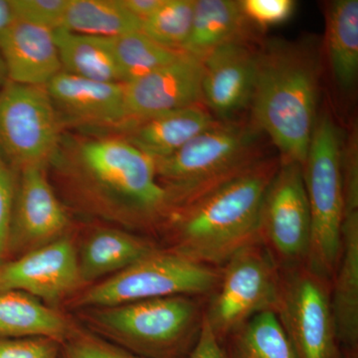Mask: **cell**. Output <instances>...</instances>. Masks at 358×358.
<instances>
[{
    "label": "cell",
    "mask_w": 358,
    "mask_h": 358,
    "mask_svg": "<svg viewBox=\"0 0 358 358\" xmlns=\"http://www.w3.org/2000/svg\"><path fill=\"white\" fill-rule=\"evenodd\" d=\"M278 166L270 160H260L176 209L171 252L192 262L216 267L259 242L261 205Z\"/></svg>",
    "instance_id": "2"
},
{
    "label": "cell",
    "mask_w": 358,
    "mask_h": 358,
    "mask_svg": "<svg viewBox=\"0 0 358 358\" xmlns=\"http://www.w3.org/2000/svg\"><path fill=\"white\" fill-rule=\"evenodd\" d=\"M8 81L46 87L62 72L54 31L15 18L0 37Z\"/></svg>",
    "instance_id": "16"
},
{
    "label": "cell",
    "mask_w": 358,
    "mask_h": 358,
    "mask_svg": "<svg viewBox=\"0 0 358 358\" xmlns=\"http://www.w3.org/2000/svg\"><path fill=\"white\" fill-rule=\"evenodd\" d=\"M252 124L219 122L193 138L173 155L155 159L169 207L178 209L260 162Z\"/></svg>",
    "instance_id": "3"
},
{
    "label": "cell",
    "mask_w": 358,
    "mask_h": 358,
    "mask_svg": "<svg viewBox=\"0 0 358 358\" xmlns=\"http://www.w3.org/2000/svg\"><path fill=\"white\" fill-rule=\"evenodd\" d=\"M281 289V271L260 242L240 250L220 268V280L204 317L219 343L254 315L275 313Z\"/></svg>",
    "instance_id": "8"
},
{
    "label": "cell",
    "mask_w": 358,
    "mask_h": 358,
    "mask_svg": "<svg viewBox=\"0 0 358 358\" xmlns=\"http://www.w3.org/2000/svg\"><path fill=\"white\" fill-rule=\"evenodd\" d=\"M15 193L10 166L0 157V262L9 248Z\"/></svg>",
    "instance_id": "34"
},
{
    "label": "cell",
    "mask_w": 358,
    "mask_h": 358,
    "mask_svg": "<svg viewBox=\"0 0 358 358\" xmlns=\"http://www.w3.org/2000/svg\"><path fill=\"white\" fill-rule=\"evenodd\" d=\"M194 3L195 0H166L143 21L141 32L166 48L182 51L192 31Z\"/></svg>",
    "instance_id": "28"
},
{
    "label": "cell",
    "mask_w": 358,
    "mask_h": 358,
    "mask_svg": "<svg viewBox=\"0 0 358 358\" xmlns=\"http://www.w3.org/2000/svg\"><path fill=\"white\" fill-rule=\"evenodd\" d=\"M240 4L249 22L262 27L281 24L296 8L293 0H242Z\"/></svg>",
    "instance_id": "32"
},
{
    "label": "cell",
    "mask_w": 358,
    "mask_h": 358,
    "mask_svg": "<svg viewBox=\"0 0 358 358\" xmlns=\"http://www.w3.org/2000/svg\"><path fill=\"white\" fill-rule=\"evenodd\" d=\"M220 268L201 265L171 251L143 257L79 299L82 307L109 308L164 296L211 294Z\"/></svg>",
    "instance_id": "7"
},
{
    "label": "cell",
    "mask_w": 358,
    "mask_h": 358,
    "mask_svg": "<svg viewBox=\"0 0 358 358\" xmlns=\"http://www.w3.org/2000/svg\"><path fill=\"white\" fill-rule=\"evenodd\" d=\"M107 39L124 84L171 64L185 53L166 48L141 31Z\"/></svg>",
    "instance_id": "27"
},
{
    "label": "cell",
    "mask_w": 358,
    "mask_h": 358,
    "mask_svg": "<svg viewBox=\"0 0 358 358\" xmlns=\"http://www.w3.org/2000/svg\"><path fill=\"white\" fill-rule=\"evenodd\" d=\"M143 21L121 0H69L63 29L96 37H115L141 31Z\"/></svg>",
    "instance_id": "25"
},
{
    "label": "cell",
    "mask_w": 358,
    "mask_h": 358,
    "mask_svg": "<svg viewBox=\"0 0 358 358\" xmlns=\"http://www.w3.org/2000/svg\"><path fill=\"white\" fill-rule=\"evenodd\" d=\"M47 92L54 105L80 121L91 124H124V85L91 81L60 72Z\"/></svg>",
    "instance_id": "17"
},
{
    "label": "cell",
    "mask_w": 358,
    "mask_h": 358,
    "mask_svg": "<svg viewBox=\"0 0 358 358\" xmlns=\"http://www.w3.org/2000/svg\"><path fill=\"white\" fill-rule=\"evenodd\" d=\"M46 87L7 81L0 89V157L43 167L58 148L60 122Z\"/></svg>",
    "instance_id": "10"
},
{
    "label": "cell",
    "mask_w": 358,
    "mask_h": 358,
    "mask_svg": "<svg viewBox=\"0 0 358 358\" xmlns=\"http://www.w3.org/2000/svg\"><path fill=\"white\" fill-rule=\"evenodd\" d=\"M14 20H15V15H14L11 0H0V37Z\"/></svg>",
    "instance_id": "37"
},
{
    "label": "cell",
    "mask_w": 358,
    "mask_h": 358,
    "mask_svg": "<svg viewBox=\"0 0 358 358\" xmlns=\"http://www.w3.org/2000/svg\"><path fill=\"white\" fill-rule=\"evenodd\" d=\"M336 336L341 348H358V211L345 212L341 254L331 282Z\"/></svg>",
    "instance_id": "19"
},
{
    "label": "cell",
    "mask_w": 358,
    "mask_h": 358,
    "mask_svg": "<svg viewBox=\"0 0 358 358\" xmlns=\"http://www.w3.org/2000/svg\"><path fill=\"white\" fill-rule=\"evenodd\" d=\"M258 236L280 271L307 264L312 219L301 164L278 166L264 194Z\"/></svg>",
    "instance_id": "11"
},
{
    "label": "cell",
    "mask_w": 358,
    "mask_h": 358,
    "mask_svg": "<svg viewBox=\"0 0 358 358\" xmlns=\"http://www.w3.org/2000/svg\"><path fill=\"white\" fill-rule=\"evenodd\" d=\"M343 141L341 176L345 212L358 211V133L353 128Z\"/></svg>",
    "instance_id": "31"
},
{
    "label": "cell",
    "mask_w": 358,
    "mask_h": 358,
    "mask_svg": "<svg viewBox=\"0 0 358 358\" xmlns=\"http://www.w3.org/2000/svg\"><path fill=\"white\" fill-rule=\"evenodd\" d=\"M77 162L96 192L133 217L152 220L169 210L155 160L128 141H86L78 150Z\"/></svg>",
    "instance_id": "6"
},
{
    "label": "cell",
    "mask_w": 358,
    "mask_h": 358,
    "mask_svg": "<svg viewBox=\"0 0 358 358\" xmlns=\"http://www.w3.org/2000/svg\"><path fill=\"white\" fill-rule=\"evenodd\" d=\"M69 223L43 167L22 169L14 200L9 247L31 251L61 238ZM27 251V252H28Z\"/></svg>",
    "instance_id": "15"
},
{
    "label": "cell",
    "mask_w": 358,
    "mask_h": 358,
    "mask_svg": "<svg viewBox=\"0 0 358 358\" xmlns=\"http://www.w3.org/2000/svg\"><path fill=\"white\" fill-rule=\"evenodd\" d=\"M74 331L63 315L20 291H0V338H47L62 343Z\"/></svg>",
    "instance_id": "21"
},
{
    "label": "cell",
    "mask_w": 358,
    "mask_h": 358,
    "mask_svg": "<svg viewBox=\"0 0 358 358\" xmlns=\"http://www.w3.org/2000/svg\"><path fill=\"white\" fill-rule=\"evenodd\" d=\"M204 308L189 296H164L94 313L99 329L117 345L147 358H187L196 343Z\"/></svg>",
    "instance_id": "5"
},
{
    "label": "cell",
    "mask_w": 358,
    "mask_h": 358,
    "mask_svg": "<svg viewBox=\"0 0 358 358\" xmlns=\"http://www.w3.org/2000/svg\"><path fill=\"white\" fill-rule=\"evenodd\" d=\"M327 52L334 80L352 89L358 75V1L331 2L327 17Z\"/></svg>",
    "instance_id": "24"
},
{
    "label": "cell",
    "mask_w": 358,
    "mask_h": 358,
    "mask_svg": "<svg viewBox=\"0 0 358 358\" xmlns=\"http://www.w3.org/2000/svg\"><path fill=\"white\" fill-rule=\"evenodd\" d=\"M249 24L240 1L195 0L192 31L182 52L203 61L218 47L245 41Z\"/></svg>",
    "instance_id": "20"
},
{
    "label": "cell",
    "mask_w": 358,
    "mask_h": 358,
    "mask_svg": "<svg viewBox=\"0 0 358 358\" xmlns=\"http://www.w3.org/2000/svg\"><path fill=\"white\" fill-rule=\"evenodd\" d=\"M76 250L68 238L0 264V291H20L57 303L81 284Z\"/></svg>",
    "instance_id": "13"
},
{
    "label": "cell",
    "mask_w": 358,
    "mask_h": 358,
    "mask_svg": "<svg viewBox=\"0 0 358 358\" xmlns=\"http://www.w3.org/2000/svg\"><path fill=\"white\" fill-rule=\"evenodd\" d=\"M60 345L47 338H0V358H58Z\"/></svg>",
    "instance_id": "33"
},
{
    "label": "cell",
    "mask_w": 358,
    "mask_h": 358,
    "mask_svg": "<svg viewBox=\"0 0 358 358\" xmlns=\"http://www.w3.org/2000/svg\"><path fill=\"white\" fill-rule=\"evenodd\" d=\"M124 6L141 21L154 15L166 0H121Z\"/></svg>",
    "instance_id": "36"
},
{
    "label": "cell",
    "mask_w": 358,
    "mask_h": 358,
    "mask_svg": "<svg viewBox=\"0 0 358 358\" xmlns=\"http://www.w3.org/2000/svg\"><path fill=\"white\" fill-rule=\"evenodd\" d=\"M187 358H227L222 345L219 343L205 317L196 343Z\"/></svg>",
    "instance_id": "35"
},
{
    "label": "cell",
    "mask_w": 358,
    "mask_h": 358,
    "mask_svg": "<svg viewBox=\"0 0 358 358\" xmlns=\"http://www.w3.org/2000/svg\"><path fill=\"white\" fill-rule=\"evenodd\" d=\"M341 358H358V348H341Z\"/></svg>",
    "instance_id": "39"
},
{
    "label": "cell",
    "mask_w": 358,
    "mask_h": 358,
    "mask_svg": "<svg viewBox=\"0 0 358 358\" xmlns=\"http://www.w3.org/2000/svg\"><path fill=\"white\" fill-rule=\"evenodd\" d=\"M155 250L145 240L120 230L96 231L78 257L82 282L117 274Z\"/></svg>",
    "instance_id": "22"
},
{
    "label": "cell",
    "mask_w": 358,
    "mask_h": 358,
    "mask_svg": "<svg viewBox=\"0 0 358 358\" xmlns=\"http://www.w3.org/2000/svg\"><path fill=\"white\" fill-rule=\"evenodd\" d=\"M18 20L55 31L62 27L69 0H11Z\"/></svg>",
    "instance_id": "30"
},
{
    "label": "cell",
    "mask_w": 358,
    "mask_h": 358,
    "mask_svg": "<svg viewBox=\"0 0 358 358\" xmlns=\"http://www.w3.org/2000/svg\"><path fill=\"white\" fill-rule=\"evenodd\" d=\"M219 122L208 110L193 106L133 122L126 141L155 160L173 155Z\"/></svg>",
    "instance_id": "18"
},
{
    "label": "cell",
    "mask_w": 358,
    "mask_h": 358,
    "mask_svg": "<svg viewBox=\"0 0 358 358\" xmlns=\"http://www.w3.org/2000/svg\"><path fill=\"white\" fill-rule=\"evenodd\" d=\"M7 81H8V78H7L6 65H4L1 55H0V89L6 85Z\"/></svg>",
    "instance_id": "38"
},
{
    "label": "cell",
    "mask_w": 358,
    "mask_h": 358,
    "mask_svg": "<svg viewBox=\"0 0 358 358\" xmlns=\"http://www.w3.org/2000/svg\"><path fill=\"white\" fill-rule=\"evenodd\" d=\"M58 358H147L94 336L74 331L61 343Z\"/></svg>",
    "instance_id": "29"
},
{
    "label": "cell",
    "mask_w": 358,
    "mask_h": 358,
    "mask_svg": "<svg viewBox=\"0 0 358 358\" xmlns=\"http://www.w3.org/2000/svg\"><path fill=\"white\" fill-rule=\"evenodd\" d=\"M345 138L331 115L317 117L307 157L303 182L312 219V237L306 265L333 282L341 254L345 217L341 150Z\"/></svg>",
    "instance_id": "4"
},
{
    "label": "cell",
    "mask_w": 358,
    "mask_h": 358,
    "mask_svg": "<svg viewBox=\"0 0 358 358\" xmlns=\"http://www.w3.org/2000/svg\"><path fill=\"white\" fill-rule=\"evenodd\" d=\"M221 345L227 358H296L291 341L272 310L254 315Z\"/></svg>",
    "instance_id": "26"
},
{
    "label": "cell",
    "mask_w": 358,
    "mask_h": 358,
    "mask_svg": "<svg viewBox=\"0 0 358 358\" xmlns=\"http://www.w3.org/2000/svg\"><path fill=\"white\" fill-rule=\"evenodd\" d=\"M317 100L319 69L306 47L273 39L257 51L252 124L273 141L281 162H305Z\"/></svg>",
    "instance_id": "1"
},
{
    "label": "cell",
    "mask_w": 358,
    "mask_h": 358,
    "mask_svg": "<svg viewBox=\"0 0 358 358\" xmlns=\"http://www.w3.org/2000/svg\"><path fill=\"white\" fill-rule=\"evenodd\" d=\"M54 38L62 72L91 81L124 84L106 37L78 34L59 28L54 31Z\"/></svg>",
    "instance_id": "23"
},
{
    "label": "cell",
    "mask_w": 358,
    "mask_h": 358,
    "mask_svg": "<svg viewBox=\"0 0 358 358\" xmlns=\"http://www.w3.org/2000/svg\"><path fill=\"white\" fill-rule=\"evenodd\" d=\"M275 313L296 358H341L331 308V282L307 265L281 271Z\"/></svg>",
    "instance_id": "9"
},
{
    "label": "cell",
    "mask_w": 358,
    "mask_h": 358,
    "mask_svg": "<svg viewBox=\"0 0 358 358\" xmlns=\"http://www.w3.org/2000/svg\"><path fill=\"white\" fill-rule=\"evenodd\" d=\"M203 62L183 53L178 60L124 85L126 122L202 103Z\"/></svg>",
    "instance_id": "12"
},
{
    "label": "cell",
    "mask_w": 358,
    "mask_h": 358,
    "mask_svg": "<svg viewBox=\"0 0 358 358\" xmlns=\"http://www.w3.org/2000/svg\"><path fill=\"white\" fill-rule=\"evenodd\" d=\"M257 52L245 41L218 47L203 59L202 103L220 122H232L250 107Z\"/></svg>",
    "instance_id": "14"
}]
</instances>
